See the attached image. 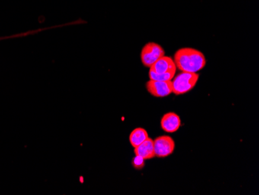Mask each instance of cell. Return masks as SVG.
<instances>
[{"instance_id":"6da1fadb","label":"cell","mask_w":259,"mask_h":195,"mask_svg":"<svg viewBox=\"0 0 259 195\" xmlns=\"http://www.w3.org/2000/svg\"><path fill=\"white\" fill-rule=\"evenodd\" d=\"M176 66L182 72H197L206 65V58L201 52L190 48L180 49L175 54Z\"/></svg>"},{"instance_id":"7a4b0ae2","label":"cell","mask_w":259,"mask_h":195,"mask_svg":"<svg viewBox=\"0 0 259 195\" xmlns=\"http://www.w3.org/2000/svg\"><path fill=\"white\" fill-rule=\"evenodd\" d=\"M199 75L196 72H182L171 80L172 93L176 95L186 94L194 88L199 80Z\"/></svg>"},{"instance_id":"3957f363","label":"cell","mask_w":259,"mask_h":195,"mask_svg":"<svg viewBox=\"0 0 259 195\" xmlns=\"http://www.w3.org/2000/svg\"><path fill=\"white\" fill-rule=\"evenodd\" d=\"M164 55V51L161 46L154 42H150L146 44L141 50V62L145 67L150 68Z\"/></svg>"},{"instance_id":"277c9868","label":"cell","mask_w":259,"mask_h":195,"mask_svg":"<svg viewBox=\"0 0 259 195\" xmlns=\"http://www.w3.org/2000/svg\"><path fill=\"white\" fill-rule=\"evenodd\" d=\"M175 147L174 140L170 136H159L154 140L155 157L158 158H164L172 154Z\"/></svg>"},{"instance_id":"5b68a950","label":"cell","mask_w":259,"mask_h":195,"mask_svg":"<svg viewBox=\"0 0 259 195\" xmlns=\"http://www.w3.org/2000/svg\"><path fill=\"white\" fill-rule=\"evenodd\" d=\"M148 93L155 97H164L172 93V84L171 81H155L150 80L146 84Z\"/></svg>"},{"instance_id":"8992f818","label":"cell","mask_w":259,"mask_h":195,"mask_svg":"<svg viewBox=\"0 0 259 195\" xmlns=\"http://www.w3.org/2000/svg\"><path fill=\"white\" fill-rule=\"evenodd\" d=\"M181 126V119L178 114L173 112L167 113L161 120V127L164 132L173 133L178 131Z\"/></svg>"},{"instance_id":"52a82bcc","label":"cell","mask_w":259,"mask_h":195,"mask_svg":"<svg viewBox=\"0 0 259 195\" xmlns=\"http://www.w3.org/2000/svg\"><path fill=\"white\" fill-rule=\"evenodd\" d=\"M151 72L155 73H166V72L176 71V64L171 57L163 56L158 59L154 65L150 67Z\"/></svg>"},{"instance_id":"ba28073f","label":"cell","mask_w":259,"mask_h":195,"mask_svg":"<svg viewBox=\"0 0 259 195\" xmlns=\"http://www.w3.org/2000/svg\"><path fill=\"white\" fill-rule=\"evenodd\" d=\"M135 155H140L144 160H150L155 157L154 140L148 138L143 143L135 148Z\"/></svg>"},{"instance_id":"9c48e42d","label":"cell","mask_w":259,"mask_h":195,"mask_svg":"<svg viewBox=\"0 0 259 195\" xmlns=\"http://www.w3.org/2000/svg\"><path fill=\"white\" fill-rule=\"evenodd\" d=\"M148 138L149 136L145 129H142V128H138V129L132 131V133L130 135L129 141L132 146L134 148H136L141 143H143Z\"/></svg>"},{"instance_id":"30bf717a","label":"cell","mask_w":259,"mask_h":195,"mask_svg":"<svg viewBox=\"0 0 259 195\" xmlns=\"http://www.w3.org/2000/svg\"><path fill=\"white\" fill-rule=\"evenodd\" d=\"M176 71H171V72H166V73H155V72L149 71V78L151 80H155V81H171L174 78Z\"/></svg>"},{"instance_id":"8fae6325","label":"cell","mask_w":259,"mask_h":195,"mask_svg":"<svg viewBox=\"0 0 259 195\" xmlns=\"http://www.w3.org/2000/svg\"><path fill=\"white\" fill-rule=\"evenodd\" d=\"M132 165L136 170H141V169L145 167V160L140 155H135V157L132 160Z\"/></svg>"},{"instance_id":"7c38bea8","label":"cell","mask_w":259,"mask_h":195,"mask_svg":"<svg viewBox=\"0 0 259 195\" xmlns=\"http://www.w3.org/2000/svg\"><path fill=\"white\" fill-rule=\"evenodd\" d=\"M37 31V30H34V31H30L28 32V33H21V34H17V35L14 36H10V37H0V40H3V39H7L10 38V37H21V36H24V35H27V34H30V33H33V32Z\"/></svg>"}]
</instances>
